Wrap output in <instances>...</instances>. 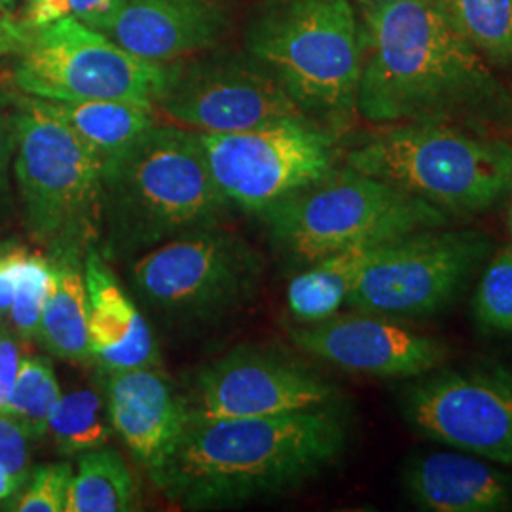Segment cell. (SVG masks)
Masks as SVG:
<instances>
[{
    "label": "cell",
    "mask_w": 512,
    "mask_h": 512,
    "mask_svg": "<svg viewBox=\"0 0 512 512\" xmlns=\"http://www.w3.org/2000/svg\"><path fill=\"white\" fill-rule=\"evenodd\" d=\"M222 27L213 0H126L105 35L143 61L169 65L211 46Z\"/></svg>",
    "instance_id": "cell-17"
},
{
    "label": "cell",
    "mask_w": 512,
    "mask_h": 512,
    "mask_svg": "<svg viewBox=\"0 0 512 512\" xmlns=\"http://www.w3.org/2000/svg\"><path fill=\"white\" fill-rule=\"evenodd\" d=\"M173 73L175 67L143 61L67 16L27 29L14 80L21 92L46 101H129L154 109Z\"/></svg>",
    "instance_id": "cell-9"
},
{
    "label": "cell",
    "mask_w": 512,
    "mask_h": 512,
    "mask_svg": "<svg viewBox=\"0 0 512 512\" xmlns=\"http://www.w3.org/2000/svg\"><path fill=\"white\" fill-rule=\"evenodd\" d=\"M344 446L346 427L330 408L258 418L188 414L181 435L148 476L181 509L238 507L310 482Z\"/></svg>",
    "instance_id": "cell-2"
},
{
    "label": "cell",
    "mask_w": 512,
    "mask_h": 512,
    "mask_svg": "<svg viewBox=\"0 0 512 512\" xmlns=\"http://www.w3.org/2000/svg\"><path fill=\"white\" fill-rule=\"evenodd\" d=\"M277 253L304 270L365 241H387L448 224L439 207L346 165L260 215Z\"/></svg>",
    "instance_id": "cell-6"
},
{
    "label": "cell",
    "mask_w": 512,
    "mask_h": 512,
    "mask_svg": "<svg viewBox=\"0 0 512 512\" xmlns=\"http://www.w3.org/2000/svg\"><path fill=\"white\" fill-rule=\"evenodd\" d=\"M61 399L54 368L46 357H23L6 414L18 421L29 439L48 435L50 418Z\"/></svg>",
    "instance_id": "cell-26"
},
{
    "label": "cell",
    "mask_w": 512,
    "mask_h": 512,
    "mask_svg": "<svg viewBox=\"0 0 512 512\" xmlns=\"http://www.w3.org/2000/svg\"><path fill=\"white\" fill-rule=\"evenodd\" d=\"M73 475V467L69 463H52L38 467L25 488V494L8 509L18 512L65 511Z\"/></svg>",
    "instance_id": "cell-29"
},
{
    "label": "cell",
    "mask_w": 512,
    "mask_h": 512,
    "mask_svg": "<svg viewBox=\"0 0 512 512\" xmlns=\"http://www.w3.org/2000/svg\"><path fill=\"white\" fill-rule=\"evenodd\" d=\"M107 408L114 433L143 467H154L181 435L188 399L158 366L105 372Z\"/></svg>",
    "instance_id": "cell-16"
},
{
    "label": "cell",
    "mask_w": 512,
    "mask_h": 512,
    "mask_svg": "<svg viewBox=\"0 0 512 512\" xmlns=\"http://www.w3.org/2000/svg\"><path fill=\"white\" fill-rule=\"evenodd\" d=\"M50 260L42 253H27L21 258L14 277V294L8 319L23 340H38L42 306L46 296V283Z\"/></svg>",
    "instance_id": "cell-27"
},
{
    "label": "cell",
    "mask_w": 512,
    "mask_h": 512,
    "mask_svg": "<svg viewBox=\"0 0 512 512\" xmlns=\"http://www.w3.org/2000/svg\"><path fill=\"white\" fill-rule=\"evenodd\" d=\"M48 260L50 272L38 340L63 361L90 363L84 253L73 249L54 251Z\"/></svg>",
    "instance_id": "cell-20"
},
{
    "label": "cell",
    "mask_w": 512,
    "mask_h": 512,
    "mask_svg": "<svg viewBox=\"0 0 512 512\" xmlns=\"http://www.w3.org/2000/svg\"><path fill=\"white\" fill-rule=\"evenodd\" d=\"M473 311L482 329L512 332V243L490 260L476 287Z\"/></svg>",
    "instance_id": "cell-28"
},
{
    "label": "cell",
    "mask_w": 512,
    "mask_h": 512,
    "mask_svg": "<svg viewBox=\"0 0 512 512\" xmlns=\"http://www.w3.org/2000/svg\"><path fill=\"white\" fill-rule=\"evenodd\" d=\"M0 467L19 484L29 480V437L18 421L0 412Z\"/></svg>",
    "instance_id": "cell-30"
},
{
    "label": "cell",
    "mask_w": 512,
    "mask_h": 512,
    "mask_svg": "<svg viewBox=\"0 0 512 512\" xmlns=\"http://www.w3.org/2000/svg\"><path fill=\"white\" fill-rule=\"evenodd\" d=\"M511 234H512V207H511Z\"/></svg>",
    "instance_id": "cell-40"
},
{
    "label": "cell",
    "mask_w": 512,
    "mask_h": 512,
    "mask_svg": "<svg viewBox=\"0 0 512 512\" xmlns=\"http://www.w3.org/2000/svg\"><path fill=\"white\" fill-rule=\"evenodd\" d=\"M403 416L425 439L512 467V370H433L403 393Z\"/></svg>",
    "instance_id": "cell-12"
},
{
    "label": "cell",
    "mask_w": 512,
    "mask_h": 512,
    "mask_svg": "<svg viewBox=\"0 0 512 512\" xmlns=\"http://www.w3.org/2000/svg\"><path fill=\"white\" fill-rule=\"evenodd\" d=\"M391 241L395 239L357 243L304 268L287 291L294 319L300 323H317L336 315L348 302L349 293L366 264Z\"/></svg>",
    "instance_id": "cell-21"
},
{
    "label": "cell",
    "mask_w": 512,
    "mask_h": 512,
    "mask_svg": "<svg viewBox=\"0 0 512 512\" xmlns=\"http://www.w3.org/2000/svg\"><path fill=\"white\" fill-rule=\"evenodd\" d=\"M247 46L311 122L336 137L351 126L363 67L351 0H272L251 23Z\"/></svg>",
    "instance_id": "cell-4"
},
{
    "label": "cell",
    "mask_w": 512,
    "mask_h": 512,
    "mask_svg": "<svg viewBox=\"0 0 512 512\" xmlns=\"http://www.w3.org/2000/svg\"><path fill=\"white\" fill-rule=\"evenodd\" d=\"M361 8H374V6H385V4H399V2H410V0H355Z\"/></svg>",
    "instance_id": "cell-38"
},
{
    "label": "cell",
    "mask_w": 512,
    "mask_h": 512,
    "mask_svg": "<svg viewBox=\"0 0 512 512\" xmlns=\"http://www.w3.org/2000/svg\"><path fill=\"white\" fill-rule=\"evenodd\" d=\"M25 33H27L25 27H16L8 21H0V48L21 44V40L25 38Z\"/></svg>",
    "instance_id": "cell-36"
},
{
    "label": "cell",
    "mask_w": 512,
    "mask_h": 512,
    "mask_svg": "<svg viewBox=\"0 0 512 512\" xmlns=\"http://www.w3.org/2000/svg\"><path fill=\"white\" fill-rule=\"evenodd\" d=\"M196 133L220 194L253 215H262L336 167V135L308 118L232 133Z\"/></svg>",
    "instance_id": "cell-10"
},
{
    "label": "cell",
    "mask_w": 512,
    "mask_h": 512,
    "mask_svg": "<svg viewBox=\"0 0 512 512\" xmlns=\"http://www.w3.org/2000/svg\"><path fill=\"white\" fill-rule=\"evenodd\" d=\"M490 249L488 236L444 226L395 239L366 264L346 304L385 317L437 313L458 298Z\"/></svg>",
    "instance_id": "cell-11"
},
{
    "label": "cell",
    "mask_w": 512,
    "mask_h": 512,
    "mask_svg": "<svg viewBox=\"0 0 512 512\" xmlns=\"http://www.w3.org/2000/svg\"><path fill=\"white\" fill-rule=\"evenodd\" d=\"M135 495V480L124 459L110 448L88 450L78 458L65 511H133Z\"/></svg>",
    "instance_id": "cell-23"
},
{
    "label": "cell",
    "mask_w": 512,
    "mask_h": 512,
    "mask_svg": "<svg viewBox=\"0 0 512 512\" xmlns=\"http://www.w3.org/2000/svg\"><path fill=\"white\" fill-rule=\"evenodd\" d=\"M16 152L14 114L0 110V200L8 194V169Z\"/></svg>",
    "instance_id": "cell-35"
},
{
    "label": "cell",
    "mask_w": 512,
    "mask_h": 512,
    "mask_svg": "<svg viewBox=\"0 0 512 512\" xmlns=\"http://www.w3.org/2000/svg\"><path fill=\"white\" fill-rule=\"evenodd\" d=\"M334 389L293 359L270 349L241 346L198 374L190 416L258 418L329 408Z\"/></svg>",
    "instance_id": "cell-14"
},
{
    "label": "cell",
    "mask_w": 512,
    "mask_h": 512,
    "mask_svg": "<svg viewBox=\"0 0 512 512\" xmlns=\"http://www.w3.org/2000/svg\"><path fill=\"white\" fill-rule=\"evenodd\" d=\"M357 112L372 124L484 126L511 114L490 63L444 19L437 0L363 8Z\"/></svg>",
    "instance_id": "cell-1"
},
{
    "label": "cell",
    "mask_w": 512,
    "mask_h": 512,
    "mask_svg": "<svg viewBox=\"0 0 512 512\" xmlns=\"http://www.w3.org/2000/svg\"><path fill=\"white\" fill-rule=\"evenodd\" d=\"M23 484H19L18 480L12 475H8L2 467H0V501H6L10 497L18 494L19 488Z\"/></svg>",
    "instance_id": "cell-37"
},
{
    "label": "cell",
    "mask_w": 512,
    "mask_h": 512,
    "mask_svg": "<svg viewBox=\"0 0 512 512\" xmlns=\"http://www.w3.org/2000/svg\"><path fill=\"white\" fill-rule=\"evenodd\" d=\"M220 194L196 131L152 126L103 165L99 253L124 262L165 241L220 226Z\"/></svg>",
    "instance_id": "cell-3"
},
{
    "label": "cell",
    "mask_w": 512,
    "mask_h": 512,
    "mask_svg": "<svg viewBox=\"0 0 512 512\" xmlns=\"http://www.w3.org/2000/svg\"><path fill=\"white\" fill-rule=\"evenodd\" d=\"M14 171L29 236L54 251L97 247L103 160L38 97L14 112Z\"/></svg>",
    "instance_id": "cell-7"
},
{
    "label": "cell",
    "mask_w": 512,
    "mask_h": 512,
    "mask_svg": "<svg viewBox=\"0 0 512 512\" xmlns=\"http://www.w3.org/2000/svg\"><path fill=\"white\" fill-rule=\"evenodd\" d=\"M404 490L429 512L512 511V476L467 452H429L406 463Z\"/></svg>",
    "instance_id": "cell-19"
},
{
    "label": "cell",
    "mask_w": 512,
    "mask_h": 512,
    "mask_svg": "<svg viewBox=\"0 0 512 512\" xmlns=\"http://www.w3.org/2000/svg\"><path fill=\"white\" fill-rule=\"evenodd\" d=\"M346 165L440 211H486L512 190V145L442 122L395 124L351 148Z\"/></svg>",
    "instance_id": "cell-5"
},
{
    "label": "cell",
    "mask_w": 512,
    "mask_h": 512,
    "mask_svg": "<svg viewBox=\"0 0 512 512\" xmlns=\"http://www.w3.org/2000/svg\"><path fill=\"white\" fill-rule=\"evenodd\" d=\"M291 338L325 363L378 378H420L450 357V348L437 338L363 311L304 323Z\"/></svg>",
    "instance_id": "cell-15"
},
{
    "label": "cell",
    "mask_w": 512,
    "mask_h": 512,
    "mask_svg": "<svg viewBox=\"0 0 512 512\" xmlns=\"http://www.w3.org/2000/svg\"><path fill=\"white\" fill-rule=\"evenodd\" d=\"M126 0H69V16L105 33Z\"/></svg>",
    "instance_id": "cell-32"
},
{
    "label": "cell",
    "mask_w": 512,
    "mask_h": 512,
    "mask_svg": "<svg viewBox=\"0 0 512 512\" xmlns=\"http://www.w3.org/2000/svg\"><path fill=\"white\" fill-rule=\"evenodd\" d=\"M156 109L171 122L203 133H232L306 118L274 74L258 61L241 59L177 65Z\"/></svg>",
    "instance_id": "cell-13"
},
{
    "label": "cell",
    "mask_w": 512,
    "mask_h": 512,
    "mask_svg": "<svg viewBox=\"0 0 512 512\" xmlns=\"http://www.w3.org/2000/svg\"><path fill=\"white\" fill-rule=\"evenodd\" d=\"M452 29L497 67L512 65V0H437Z\"/></svg>",
    "instance_id": "cell-24"
},
{
    "label": "cell",
    "mask_w": 512,
    "mask_h": 512,
    "mask_svg": "<svg viewBox=\"0 0 512 512\" xmlns=\"http://www.w3.org/2000/svg\"><path fill=\"white\" fill-rule=\"evenodd\" d=\"M88 289V336L92 361L103 372L160 365L145 315L112 274L97 247L84 255Z\"/></svg>",
    "instance_id": "cell-18"
},
{
    "label": "cell",
    "mask_w": 512,
    "mask_h": 512,
    "mask_svg": "<svg viewBox=\"0 0 512 512\" xmlns=\"http://www.w3.org/2000/svg\"><path fill=\"white\" fill-rule=\"evenodd\" d=\"M27 253L29 249L18 241H0V319L10 311L16 268Z\"/></svg>",
    "instance_id": "cell-33"
},
{
    "label": "cell",
    "mask_w": 512,
    "mask_h": 512,
    "mask_svg": "<svg viewBox=\"0 0 512 512\" xmlns=\"http://www.w3.org/2000/svg\"><path fill=\"white\" fill-rule=\"evenodd\" d=\"M46 109L107 164L156 126L152 107L129 101H46Z\"/></svg>",
    "instance_id": "cell-22"
},
{
    "label": "cell",
    "mask_w": 512,
    "mask_h": 512,
    "mask_svg": "<svg viewBox=\"0 0 512 512\" xmlns=\"http://www.w3.org/2000/svg\"><path fill=\"white\" fill-rule=\"evenodd\" d=\"M16 4V0H0V10H8Z\"/></svg>",
    "instance_id": "cell-39"
},
{
    "label": "cell",
    "mask_w": 512,
    "mask_h": 512,
    "mask_svg": "<svg viewBox=\"0 0 512 512\" xmlns=\"http://www.w3.org/2000/svg\"><path fill=\"white\" fill-rule=\"evenodd\" d=\"M137 298L173 323H211L255 298L262 258L220 226L165 241L131 266Z\"/></svg>",
    "instance_id": "cell-8"
},
{
    "label": "cell",
    "mask_w": 512,
    "mask_h": 512,
    "mask_svg": "<svg viewBox=\"0 0 512 512\" xmlns=\"http://www.w3.org/2000/svg\"><path fill=\"white\" fill-rule=\"evenodd\" d=\"M21 361L23 355L18 338L10 330L0 327V412H6L8 408Z\"/></svg>",
    "instance_id": "cell-31"
},
{
    "label": "cell",
    "mask_w": 512,
    "mask_h": 512,
    "mask_svg": "<svg viewBox=\"0 0 512 512\" xmlns=\"http://www.w3.org/2000/svg\"><path fill=\"white\" fill-rule=\"evenodd\" d=\"M69 16V0H27L25 29H38Z\"/></svg>",
    "instance_id": "cell-34"
},
{
    "label": "cell",
    "mask_w": 512,
    "mask_h": 512,
    "mask_svg": "<svg viewBox=\"0 0 512 512\" xmlns=\"http://www.w3.org/2000/svg\"><path fill=\"white\" fill-rule=\"evenodd\" d=\"M48 433L63 456H80L88 450L103 448L112 433L109 408L92 389L61 393Z\"/></svg>",
    "instance_id": "cell-25"
}]
</instances>
